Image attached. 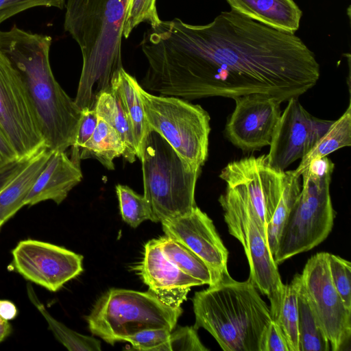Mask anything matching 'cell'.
Returning a JSON list of instances; mask_svg holds the SVG:
<instances>
[{"label": "cell", "mask_w": 351, "mask_h": 351, "mask_svg": "<svg viewBox=\"0 0 351 351\" xmlns=\"http://www.w3.org/2000/svg\"><path fill=\"white\" fill-rule=\"evenodd\" d=\"M135 269L149 290L173 308L181 307L191 287L204 285L181 271L166 258L158 239H152L145 245L142 261Z\"/></svg>", "instance_id": "cell-16"}, {"label": "cell", "mask_w": 351, "mask_h": 351, "mask_svg": "<svg viewBox=\"0 0 351 351\" xmlns=\"http://www.w3.org/2000/svg\"><path fill=\"white\" fill-rule=\"evenodd\" d=\"M171 331L168 328L144 330L126 337L125 341L130 343L133 350L159 351L168 341Z\"/></svg>", "instance_id": "cell-33"}, {"label": "cell", "mask_w": 351, "mask_h": 351, "mask_svg": "<svg viewBox=\"0 0 351 351\" xmlns=\"http://www.w3.org/2000/svg\"><path fill=\"white\" fill-rule=\"evenodd\" d=\"M125 145L117 131L107 122L98 117L96 129L82 148L79 150L80 160L93 158L106 169L113 170L114 158L123 156Z\"/></svg>", "instance_id": "cell-22"}, {"label": "cell", "mask_w": 351, "mask_h": 351, "mask_svg": "<svg viewBox=\"0 0 351 351\" xmlns=\"http://www.w3.org/2000/svg\"><path fill=\"white\" fill-rule=\"evenodd\" d=\"M219 178L226 184L219 202L228 232L241 243L249 263V278L258 291L267 297L271 318L276 319L285 285L269 250L267 235L240 185L223 171Z\"/></svg>", "instance_id": "cell-7"}, {"label": "cell", "mask_w": 351, "mask_h": 351, "mask_svg": "<svg viewBox=\"0 0 351 351\" xmlns=\"http://www.w3.org/2000/svg\"><path fill=\"white\" fill-rule=\"evenodd\" d=\"M335 164L327 156L313 160L302 172V185L282 230L274 260L278 265L311 250L329 235L335 213L330 184Z\"/></svg>", "instance_id": "cell-6"}, {"label": "cell", "mask_w": 351, "mask_h": 351, "mask_svg": "<svg viewBox=\"0 0 351 351\" xmlns=\"http://www.w3.org/2000/svg\"><path fill=\"white\" fill-rule=\"evenodd\" d=\"M260 351H289L284 335L274 319L271 321L263 335Z\"/></svg>", "instance_id": "cell-36"}, {"label": "cell", "mask_w": 351, "mask_h": 351, "mask_svg": "<svg viewBox=\"0 0 351 351\" xmlns=\"http://www.w3.org/2000/svg\"><path fill=\"white\" fill-rule=\"evenodd\" d=\"M12 331V327L10 322L0 317V344L11 335Z\"/></svg>", "instance_id": "cell-39"}, {"label": "cell", "mask_w": 351, "mask_h": 351, "mask_svg": "<svg viewBox=\"0 0 351 351\" xmlns=\"http://www.w3.org/2000/svg\"><path fill=\"white\" fill-rule=\"evenodd\" d=\"M328 252H319L306 262L301 282L313 313L326 336L332 351H339L351 336V311L334 287L328 269Z\"/></svg>", "instance_id": "cell-11"}, {"label": "cell", "mask_w": 351, "mask_h": 351, "mask_svg": "<svg viewBox=\"0 0 351 351\" xmlns=\"http://www.w3.org/2000/svg\"><path fill=\"white\" fill-rule=\"evenodd\" d=\"M140 160L152 221L184 215L197 206L195 192L202 167L189 164L153 130L145 139Z\"/></svg>", "instance_id": "cell-5"}, {"label": "cell", "mask_w": 351, "mask_h": 351, "mask_svg": "<svg viewBox=\"0 0 351 351\" xmlns=\"http://www.w3.org/2000/svg\"><path fill=\"white\" fill-rule=\"evenodd\" d=\"M193 326H180L171 331L168 341L159 351H208Z\"/></svg>", "instance_id": "cell-32"}, {"label": "cell", "mask_w": 351, "mask_h": 351, "mask_svg": "<svg viewBox=\"0 0 351 351\" xmlns=\"http://www.w3.org/2000/svg\"><path fill=\"white\" fill-rule=\"evenodd\" d=\"M29 300L46 320L55 338L70 351H100L101 342L95 338L80 334L54 318L39 300L33 287L27 285Z\"/></svg>", "instance_id": "cell-24"}, {"label": "cell", "mask_w": 351, "mask_h": 351, "mask_svg": "<svg viewBox=\"0 0 351 351\" xmlns=\"http://www.w3.org/2000/svg\"><path fill=\"white\" fill-rule=\"evenodd\" d=\"M233 99L235 107L224 130L228 141L243 152L259 150L269 145L282 113V101L260 93Z\"/></svg>", "instance_id": "cell-14"}, {"label": "cell", "mask_w": 351, "mask_h": 351, "mask_svg": "<svg viewBox=\"0 0 351 351\" xmlns=\"http://www.w3.org/2000/svg\"><path fill=\"white\" fill-rule=\"evenodd\" d=\"M332 282L348 309L351 311V263L335 254H328Z\"/></svg>", "instance_id": "cell-31"}, {"label": "cell", "mask_w": 351, "mask_h": 351, "mask_svg": "<svg viewBox=\"0 0 351 351\" xmlns=\"http://www.w3.org/2000/svg\"><path fill=\"white\" fill-rule=\"evenodd\" d=\"M147 91L195 99L260 93L282 102L313 88L320 77L314 53L295 34L223 11L206 25L178 18L143 35Z\"/></svg>", "instance_id": "cell-1"}, {"label": "cell", "mask_w": 351, "mask_h": 351, "mask_svg": "<svg viewBox=\"0 0 351 351\" xmlns=\"http://www.w3.org/2000/svg\"><path fill=\"white\" fill-rule=\"evenodd\" d=\"M351 145V104L350 101L343 114L333 121L326 133L319 139L311 151L305 155L295 173L301 176L302 172L314 160L319 159L344 147Z\"/></svg>", "instance_id": "cell-23"}, {"label": "cell", "mask_w": 351, "mask_h": 351, "mask_svg": "<svg viewBox=\"0 0 351 351\" xmlns=\"http://www.w3.org/2000/svg\"><path fill=\"white\" fill-rule=\"evenodd\" d=\"M66 0H0V24L8 19L34 7L65 8Z\"/></svg>", "instance_id": "cell-34"}, {"label": "cell", "mask_w": 351, "mask_h": 351, "mask_svg": "<svg viewBox=\"0 0 351 351\" xmlns=\"http://www.w3.org/2000/svg\"><path fill=\"white\" fill-rule=\"evenodd\" d=\"M193 327L203 328L224 351H260L263 335L272 320L270 309L248 278L228 274L217 283L195 293Z\"/></svg>", "instance_id": "cell-4"}, {"label": "cell", "mask_w": 351, "mask_h": 351, "mask_svg": "<svg viewBox=\"0 0 351 351\" xmlns=\"http://www.w3.org/2000/svg\"><path fill=\"white\" fill-rule=\"evenodd\" d=\"M137 80L123 67L117 70L110 81V90L119 99L131 123L136 157L141 159L145 139L151 130L143 103L136 89Z\"/></svg>", "instance_id": "cell-20"}, {"label": "cell", "mask_w": 351, "mask_h": 351, "mask_svg": "<svg viewBox=\"0 0 351 351\" xmlns=\"http://www.w3.org/2000/svg\"><path fill=\"white\" fill-rule=\"evenodd\" d=\"M300 274H295L291 282L285 285L278 315L274 319L280 326L289 351H299L298 291Z\"/></svg>", "instance_id": "cell-28"}, {"label": "cell", "mask_w": 351, "mask_h": 351, "mask_svg": "<svg viewBox=\"0 0 351 351\" xmlns=\"http://www.w3.org/2000/svg\"><path fill=\"white\" fill-rule=\"evenodd\" d=\"M287 101L266 155L269 164L280 171H285L291 164L306 155L333 122L311 115L298 98Z\"/></svg>", "instance_id": "cell-13"}, {"label": "cell", "mask_w": 351, "mask_h": 351, "mask_svg": "<svg viewBox=\"0 0 351 351\" xmlns=\"http://www.w3.org/2000/svg\"><path fill=\"white\" fill-rule=\"evenodd\" d=\"M0 125L19 159L45 147L38 117L21 77L0 50Z\"/></svg>", "instance_id": "cell-10"}, {"label": "cell", "mask_w": 351, "mask_h": 351, "mask_svg": "<svg viewBox=\"0 0 351 351\" xmlns=\"http://www.w3.org/2000/svg\"><path fill=\"white\" fill-rule=\"evenodd\" d=\"M79 163L69 158L66 152L51 151L49 158L27 195L25 206L52 200L62 203L82 179Z\"/></svg>", "instance_id": "cell-18"}, {"label": "cell", "mask_w": 351, "mask_h": 351, "mask_svg": "<svg viewBox=\"0 0 351 351\" xmlns=\"http://www.w3.org/2000/svg\"><path fill=\"white\" fill-rule=\"evenodd\" d=\"M122 219L132 228L143 221L151 220L149 204L143 195H139L128 186L118 184L115 186Z\"/></svg>", "instance_id": "cell-29"}, {"label": "cell", "mask_w": 351, "mask_h": 351, "mask_svg": "<svg viewBox=\"0 0 351 351\" xmlns=\"http://www.w3.org/2000/svg\"><path fill=\"white\" fill-rule=\"evenodd\" d=\"M18 308L12 301L0 299V317L5 320L14 319L18 315Z\"/></svg>", "instance_id": "cell-38"}, {"label": "cell", "mask_w": 351, "mask_h": 351, "mask_svg": "<svg viewBox=\"0 0 351 351\" xmlns=\"http://www.w3.org/2000/svg\"><path fill=\"white\" fill-rule=\"evenodd\" d=\"M231 10L275 29L295 34L302 11L294 0H226Z\"/></svg>", "instance_id": "cell-19"}, {"label": "cell", "mask_w": 351, "mask_h": 351, "mask_svg": "<svg viewBox=\"0 0 351 351\" xmlns=\"http://www.w3.org/2000/svg\"><path fill=\"white\" fill-rule=\"evenodd\" d=\"M161 250L166 258L181 271L208 286L215 284L206 264L194 252L179 241L169 237L158 238Z\"/></svg>", "instance_id": "cell-25"}, {"label": "cell", "mask_w": 351, "mask_h": 351, "mask_svg": "<svg viewBox=\"0 0 351 351\" xmlns=\"http://www.w3.org/2000/svg\"><path fill=\"white\" fill-rule=\"evenodd\" d=\"M98 117L94 109H84L82 110L78 128L75 138L71 146V159L80 164L78 157L79 150L84 147L90 138L97 125Z\"/></svg>", "instance_id": "cell-35"}, {"label": "cell", "mask_w": 351, "mask_h": 351, "mask_svg": "<svg viewBox=\"0 0 351 351\" xmlns=\"http://www.w3.org/2000/svg\"><path fill=\"white\" fill-rule=\"evenodd\" d=\"M159 19L156 0H130L123 28V36L128 38L138 24L146 22L151 27L157 25Z\"/></svg>", "instance_id": "cell-30"}, {"label": "cell", "mask_w": 351, "mask_h": 351, "mask_svg": "<svg viewBox=\"0 0 351 351\" xmlns=\"http://www.w3.org/2000/svg\"><path fill=\"white\" fill-rule=\"evenodd\" d=\"M299 351H329L330 343L310 307L302 282L298 291Z\"/></svg>", "instance_id": "cell-27"}, {"label": "cell", "mask_w": 351, "mask_h": 351, "mask_svg": "<svg viewBox=\"0 0 351 351\" xmlns=\"http://www.w3.org/2000/svg\"><path fill=\"white\" fill-rule=\"evenodd\" d=\"M17 160L18 154L0 125V171Z\"/></svg>", "instance_id": "cell-37"}, {"label": "cell", "mask_w": 351, "mask_h": 351, "mask_svg": "<svg viewBox=\"0 0 351 351\" xmlns=\"http://www.w3.org/2000/svg\"><path fill=\"white\" fill-rule=\"evenodd\" d=\"M165 236L198 256L208 266L215 284L228 274V251L212 219L197 206L188 214L161 222Z\"/></svg>", "instance_id": "cell-15"}, {"label": "cell", "mask_w": 351, "mask_h": 351, "mask_svg": "<svg viewBox=\"0 0 351 351\" xmlns=\"http://www.w3.org/2000/svg\"><path fill=\"white\" fill-rule=\"evenodd\" d=\"M5 222L0 218V230Z\"/></svg>", "instance_id": "cell-40"}, {"label": "cell", "mask_w": 351, "mask_h": 351, "mask_svg": "<svg viewBox=\"0 0 351 351\" xmlns=\"http://www.w3.org/2000/svg\"><path fill=\"white\" fill-rule=\"evenodd\" d=\"M94 110L99 118L117 131L125 147L123 156L128 162H134L136 154L131 123L117 95L111 90L100 93L97 97Z\"/></svg>", "instance_id": "cell-21"}, {"label": "cell", "mask_w": 351, "mask_h": 351, "mask_svg": "<svg viewBox=\"0 0 351 351\" xmlns=\"http://www.w3.org/2000/svg\"><path fill=\"white\" fill-rule=\"evenodd\" d=\"M182 312L181 307L165 304L150 290L113 288L97 300L86 319L93 335L113 346L144 330H172Z\"/></svg>", "instance_id": "cell-8"}, {"label": "cell", "mask_w": 351, "mask_h": 351, "mask_svg": "<svg viewBox=\"0 0 351 351\" xmlns=\"http://www.w3.org/2000/svg\"><path fill=\"white\" fill-rule=\"evenodd\" d=\"M300 177L295 173L294 170L285 171L284 190L267 227V243L273 257L283 227L300 192Z\"/></svg>", "instance_id": "cell-26"}, {"label": "cell", "mask_w": 351, "mask_h": 351, "mask_svg": "<svg viewBox=\"0 0 351 351\" xmlns=\"http://www.w3.org/2000/svg\"><path fill=\"white\" fill-rule=\"evenodd\" d=\"M136 89L151 130L191 166L202 167L208 156V113L201 106L180 97L153 95L138 83Z\"/></svg>", "instance_id": "cell-9"}, {"label": "cell", "mask_w": 351, "mask_h": 351, "mask_svg": "<svg viewBox=\"0 0 351 351\" xmlns=\"http://www.w3.org/2000/svg\"><path fill=\"white\" fill-rule=\"evenodd\" d=\"M51 37L13 25L0 30V50L18 71L51 151L71 147L82 110L56 81L49 61Z\"/></svg>", "instance_id": "cell-2"}, {"label": "cell", "mask_w": 351, "mask_h": 351, "mask_svg": "<svg viewBox=\"0 0 351 351\" xmlns=\"http://www.w3.org/2000/svg\"><path fill=\"white\" fill-rule=\"evenodd\" d=\"M130 0H66L64 29L82 54L75 99L78 108L92 109L97 95L110 90L114 73L123 67L121 40Z\"/></svg>", "instance_id": "cell-3"}, {"label": "cell", "mask_w": 351, "mask_h": 351, "mask_svg": "<svg viewBox=\"0 0 351 351\" xmlns=\"http://www.w3.org/2000/svg\"><path fill=\"white\" fill-rule=\"evenodd\" d=\"M51 151L46 147L0 171V218L6 222L25 206V199L44 169Z\"/></svg>", "instance_id": "cell-17"}, {"label": "cell", "mask_w": 351, "mask_h": 351, "mask_svg": "<svg viewBox=\"0 0 351 351\" xmlns=\"http://www.w3.org/2000/svg\"><path fill=\"white\" fill-rule=\"evenodd\" d=\"M11 254L14 271L51 292L59 291L84 270L81 254L43 241H20Z\"/></svg>", "instance_id": "cell-12"}]
</instances>
